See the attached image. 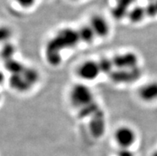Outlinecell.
I'll list each match as a JSON object with an SVG mask.
<instances>
[{
    "label": "cell",
    "mask_w": 157,
    "mask_h": 156,
    "mask_svg": "<svg viewBox=\"0 0 157 156\" xmlns=\"http://www.w3.org/2000/svg\"><path fill=\"white\" fill-rule=\"evenodd\" d=\"M0 100H1V96H0Z\"/></svg>",
    "instance_id": "27"
},
{
    "label": "cell",
    "mask_w": 157,
    "mask_h": 156,
    "mask_svg": "<svg viewBox=\"0 0 157 156\" xmlns=\"http://www.w3.org/2000/svg\"><path fill=\"white\" fill-rule=\"evenodd\" d=\"M98 65H99L100 69H101V73H106V74L109 75L110 73L113 71V68L114 67V65L112 59H109V58H105V57L101 58L98 61Z\"/></svg>",
    "instance_id": "18"
},
{
    "label": "cell",
    "mask_w": 157,
    "mask_h": 156,
    "mask_svg": "<svg viewBox=\"0 0 157 156\" xmlns=\"http://www.w3.org/2000/svg\"><path fill=\"white\" fill-rule=\"evenodd\" d=\"M155 6H156V7H157V0L155 2Z\"/></svg>",
    "instance_id": "26"
},
{
    "label": "cell",
    "mask_w": 157,
    "mask_h": 156,
    "mask_svg": "<svg viewBox=\"0 0 157 156\" xmlns=\"http://www.w3.org/2000/svg\"><path fill=\"white\" fill-rule=\"evenodd\" d=\"M16 2L23 8L31 7L35 2V0H16Z\"/></svg>",
    "instance_id": "21"
},
{
    "label": "cell",
    "mask_w": 157,
    "mask_h": 156,
    "mask_svg": "<svg viewBox=\"0 0 157 156\" xmlns=\"http://www.w3.org/2000/svg\"><path fill=\"white\" fill-rule=\"evenodd\" d=\"M14 53H15V47H14V45H12L11 43H9V42H6L1 50L0 54H1L2 59L5 61L12 59L14 57Z\"/></svg>",
    "instance_id": "17"
},
{
    "label": "cell",
    "mask_w": 157,
    "mask_h": 156,
    "mask_svg": "<svg viewBox=\"0 0 157 156\" xmlns=\"http://www.w3.org/2000/svg\"><path fill=\"white\" fill-rule=\"evenodd\" d=\"M139 97L144 102H152L157 100V81L144 85L138 91Z\"/></svg>",
    "instance_id": "9"
},
{
    "label": "cell",
    "mask_w": 157,
    "mask_h": 156,
    "mask_svg": "<svg viewBox=\"0 0 157 156\" xmlns=\"http://www.w3.org/2000/svg\"><path fill=\"white\" fill-rule=\"evenodd\" d=\"M22 75L31 86L37 83L39 79V74H38V71H36L33 68L26 67L22 73Z\"/></svg>",
    "instance_id": "16"
},
{
    "label": "cell",
    "mask_w": 157,
    "mask_h": 156,
    "mask_svg": "<svg viewBox=\"0 0 157 156\" xmlns=\"http://www.w3.org/2000/svg\"><path fill=\"white\" fill-rule=\"evenodd\" d=\"M136 0H118L115 7L113 9V14L116 18L121 19L128 11V7Z\"/></svg>",
    "instance_id": "11"
},
{
    "label": "cell",
    "mask_w": 157,
    "mask_h": 156,
    "mask_svg": "<svg viewBox=\"0 0 157 156\" xmlns=\"http://www.w3.org/2000/svg\"><path fill=\"white\" fill-rule=\"evenodd\" d=\"M96 36L105 38L109 33V25L107 20L101 15H94L90 18V24Z\"/></svg>",
    "instance_id": "8"
},
{
    "label": "cell",
    "mask_w": 157,
    "mask_h": 156,
    "mask_svg": "<svg viewBox=\"0 0 157 156\" xmlns=\"http://www.w3.org/2000/svg\"><path fill=\"white\" fill-rule=\"evenodd\" d=\"M4 67L11 74H18V73H22L26 66H24L21 62L17 60L12 58V59L4 61Z\"/></svg>",
    "instance_id": "12"
},
{
    "label": "cell",
    "mask_w": 157,
    "mask_h": 156,
    "mask_svg": "<svg viewBox=\"0 0 157 156\" xmlns=\"http://www.w3.org/2000/svg\"><path fill=\"white\" fill-rule=\"evenodd\" d=\"M70 100L73 106L79 109L95 101L91 89L82 84L73 86L70 93Z\"/></svg>",
    "instance_id": "2"
},
{
    "label": "cell",
    "mask_w": 157,
    "mask_h": 156,
    "mask_svg": "<svg viewBox=\"0 0 157 156\" xmlns=\"http://www.w3.org/2000/svg\"><path fill=\"white\" fill-rule=\"evenodd\" d=\"M145 15V8L141 7V6H136V7L132 8L128 13V18H129L130 21L133 23L140 22Z\"/></svg>",
    "instance_id": "15"
},
{
    "label": "cell",
    "mask_w": 157,
    "mask_h": 156,
    "mask_svg": "<svg viewBox=\"0 0 157 156\" xmlns=\"http://www.w3.org/2000/svg\"><path fill=\"white\" fill-rule=\"evenodd\" d=\"M146 10V14L151 17H154L157 14V7L155 6V2H151L148 6L145 8Z\"/></svg>",
    "instance_id": "20"
},
{
    "label": "cell",
    "mask_w": 157,
    "mask_h": 156,
    "mask_svg": "<svg viewBox=\"0 0 157 156\" xmlns=\"http://www.w3.org/2000/svg\"><path fill=\"white\" fill-rule=\"evenodd\" d=\"M150 2H155V1H156V0H149Z\"/></svg>",
    "instance_id": "25"
},
{
    "label": "cell",
    "mask_w": 157,
    "mask_h": 156,
    "mask_svg": "<svg viewBox=\"0 0 157 156\" xmlns=\"http://www.w3.org/2000/svg\"><path fill=\"white\" fill-rule=\"evenodd\" d=\"M112 60L117 69H128L138 66L137 56L132 52L117 54Z\"/></svg>",
    "instance_id": "7"
},
{
    "label": "cell",
    "mask_w": 157,
    "mask_h": 156,
    "mask_svg": "<svg viewBox=\"0 0 157 156\" xmlns=\"http://www.w3.org/2000/svg\"><path fill=\"white\" fill-rule=\"evenodd\" d=\"M11 37V30L9 27L0 26V43L6 42Z\"/></svg>",
    "instance_id": "19"
},
{
    "label": "cell",
    "mask_w": 157,
    "mask_h": 156,
    "mask_svg": "<svg viewBox=\"0 0 157 156\" xmlns=\"http://www.w3.org/2000/svg\"><path fill=\"white\" fill-rule=\"evenodd\" d=\"M151 156H157V150H155V151L153 153V154H152V155H151Z\"/></svg>",
    "instance_id": "24"
},
{
    "label": "cell",
    "mask_w": 157,
    "mask_h": 156,
    "mask_svg": "<svg viewBox=\"0 0 157 156\" xmlns=\"http://www.w3.org/2000/svg\"><path fill=\"white\" fill-rule=\"evenodd\" d=\"M9 83L12 89L21 93L28 91L32 87L31 85L28 83L27 81L24 78L22 73L11 74L9 80Z\"/></svg>",
    "instance_id": "10"
},
{
    "label": "cell",
    "mask_w": 157,
    "mask_h": 156,
    "mask_svg": "<svg viewBox=\"0 0 157 156\" xmlns=\"http://www.w3.org/2000/svg\"><path fill=\"white\" fill-rule=\"evenodd\" d=\"M80 41L78 30L71 28L62 29L46 44V60L51 65L57 66L62 61L61 52L66 49L74 48Z\"/></svg>",
    "instance_id": "1"
},
{
    "label": "cell",
    "mask_w": 157,
    "mask_h": 156,
    "mask_svg": "<svg viewBox=\"0 0 157 156\" xmlns=\"http://www.w3.org/2000/svg\"><path fill=\"white\" fill-rule=\"evenodd\" d=\"M4 79H5V76L2 72L0 71V85H2V82L4 81Z\"/></svg>",
    "instance_id": "23"
},
{
    "label": "cell",
    "mask_w": 157,
    "mask_h": 156,
    "mask_svg": "<svg viewBox=\"0 0 157 156\" xmlns=\"http://www.w3.org/2000/svg\"><path fill=\"white\" fill-rule=\"evenodd\" d=\"M78 31L80 40L86 43H91L94 41V38L96 37V34L94 33V30L92 29L91 26H83L80 28Z\"/></svg>",
    "instance_id": "13"
},
{
    "label": "cell",
    "mask_w": 157,
    "mask_h": 156,
    "mask_svg": "<svg viewBox=\"0 0 157 156\" xmlns=\"http://www.w3.org/2000/svg\"><path fill=\"white\" fill-rule=\"evenodd\" d=\"M101 73L98 62L90 60L84 61L78 69V75L85 81H94Z\"/></svg>",
    "instance_id": "5"
},
{
    "label": "cell",
    "mask_w": 157,
    "mask_h": 156,
    "mask_svg": "<svg viewBox=\"0 0 157 156\" xmlns=\"http://www.w3.org/2000/svg\"><path fill=\"white\" fill-rule=\"evenodd\" d=\"M114 138L121 148H128L136 140V133L131 127L127 126L120 127L114 134Z\"/></svg>",
    "instance_id": "4"
},
{
    "label": "cell",
    "mask_w": 157,
    "mask_h": 156,
    "mask_svg": "<svg viewBox=\"0 0 157 156\" xmlns=\"http://www.w3.org/2000/svg\"><path fill=\"white\" fill-rule=\"evenodd\" d=\"M141 76L139 67L128 69H116L109 74L112 81L117 84H128L137 81Z\"/></svg>",
    "instance_id": "3"
},
{
    "label": "cell",
    "mask_w": 157,
    "mask_h": 156,
    "mask_svg": "<svg viewBox=\"0 0 157 156\" xmlns=\"http://www.w3.org/2000/svg\"><path fill=\"white\" fill-rule=\"evenodd\" d=\"M101 108H100L98 104L96 101H94L93 103L80 108L79 112H78V116H79V118L82 119L86 118V117H91L93 115L95 114Z\"/></svg>",
    "instance_id": "14"
},
{
    "label": "cell",
    "mask_w": 157,
    "mask_h": 156,
    "mask_svg": "<svg viewBox=\"0 0 157 156\" xmlns=\"http://www.w3.org/2000/svg\"><path fill=\"white\" fill-rule=\"evenodd\" d=\"M117 156H134V154L128 148H121L118 151Z\"/></svg>",
    "instance_id": "22"
},
{
    "label": "cell",
    "mask_w": 157,
    "mask_h": 156,
    "mask_svg": "<svg viewBox=\"0 0 157 156\" xmlns=\"http://www.w3.org/2000/svg\"><path fill=\"white\" fill-rule=\"evenodd\" d=\"M105 116L103 111L100 109L90 117V132L95 138H100L105 131Z\"/></svg>",
    "instance_id": "6"
}]
</instances>
